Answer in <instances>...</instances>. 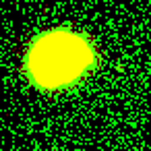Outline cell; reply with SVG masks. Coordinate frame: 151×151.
<instances>
[{"mask_svg":"<svg viewBox=\"0 0 151 151\" xmlns=\"http://www.w3.org/2000/svg\"><path fill=\"white\" fill-rule=\"evenodd\" d=\"M91 48L85 40L68 31L48 33L29 56L33 77L48 87L75 81L91 64Z\"/></svg>","mask_w":151,"mask_h":151,"instance_id":"cell-1","label":"cell"}]
</instances>
